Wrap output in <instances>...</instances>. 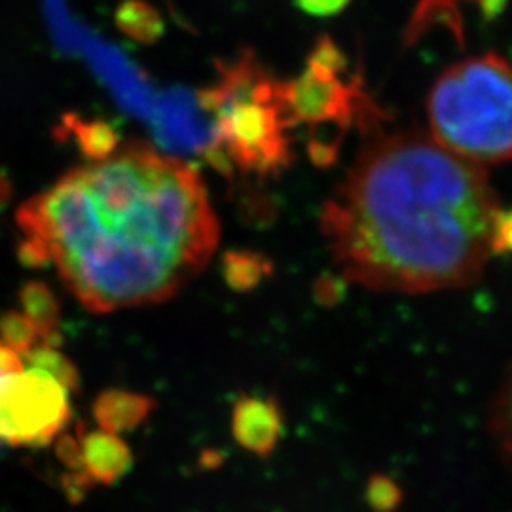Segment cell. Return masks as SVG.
Returning <instances> with one entry per match:
<instances>
[{
	"label": "cell",
	"instance_id": "2",
	"mask_svg": "<svg viewBox=\"0 0 512 512\" xmlns=\"http://www.w3.org/2000/svg\"><path fill=\"white\" fill-rule=\"evenodd\" d=\"M321 211L346 279L372 291L459 289L511 243V215L482 165L420 131L376 129Z\"/></svg>",
	"mask_w": 512,
	"mask_h": 512
},
{
	"label": "cell",
	"instance_id": "7",
	"mask_svg": "<svg viewBox=\"0 0 512 512\" xmlns=\"http://www.w3.org/2000/svg\"><path fill=\"white\" fill-rule=\"evenodd\" d=\"M80 465L78 475L84 476L90 484L110 486L128 475L133 467V454L120 435H112L103 429L80 431L78 433Z\"/></svg>",
	"mask_w": 512,
	"mask_h": 512
},
{
	"label": "cell",
	"instance_id": "18",
	"mask_svg": "<svg viewBox=\"0 0 512 512\" xmlns=\"http://www.w3.org/2000/svg\"><path fill=\"white\" fill-rule=\"evenodd\" d=\"M296 6L306 12L308 16H317V18H327V16H336L342 10H346L349 0H294Z\"/></svg>",
	"mask_w": 512,
	"mask_h": 512
},
{
	"label": "cell",
	"instance_id": "12",
	"mask_svg": "<svg viewBox=\"0 0 512 512\" xmlns=\"http://www.w3.org/2000/svg\"><path fill=\"white\" fill-rule=\"evenodd\" d=\"M116 23L124 35L141 44H152L164 35L160 12L143 0H126L116 12Z\"/></svg>",
	"mask_w": 512,
	"mask_h": 512
},
{
	"label": "cell",
	"instance_id": "17",
	"mask_svg": "<svg viewBox=\"0 0 512 512\" xmlns=\"http://www.w3.org/2000/svg\"><path fill=\"white\" fill-rule=\"evenodd\" d=\"M366 497L376 511H393L401 501V492L387 476H374L368 484Z\"/></svg>",
	"mask_w": 512,
	"mask_h": 512
},
{
	"label": "cell",
	"instance_id": "9",
	"mask_svg": "<svg viewBox=\"0 0 512 512\" xmlns=\"http://www.w3.org/2000/svg\"><path fill=\"white\" fill-rule=\"evenodd\" d=\"M152 410L154 401L147 395L124 389H109L95 399L93 420L99 425V429L112 435H122L137 429L147 420Z\"/></svg>",
	"mask_w": 512,
	"mask_h": 512
},
{
	"label": "cell",
	"instance_id": "15",
	"mask_svg": "<svg viewBox=\"0 0 512 512\" xmlns=\"http://www.w3.org/2000/svg\"><path fill=\"white\" fill-rule=\"evenodd\" d=\"M0 342L25 357L40 344V336L21 311L12 310L0 315Z\"/></svg>",
	"mask_w": 512,
	"mask_h": 512
},
{
	"label": "cell",
	"instance_id": "1",
	"mask_svg": "<svg viewBox=\"0 0 512 512\" xmlns=\"http://www.w3.org/2000/svg\"><path fill=\"white\" fill-rule=\"evenodd\" d=\"M67 289L95 313L158 304L202 272L219 220L200 173L143 143L69 171L18 209Z\"/></svg>",
	"mask_w": 512,
	"mask_h": 512
},
{
	"label": "cell",
	"instance_id": "5",
	"mask_svg": "<svg viewBox=\"0 0 512 512\" xmlns=\"http://www.w3.org/2000/svg\"><path fill=\"white\" fill-rule=\"evenodd\" d=\"M285 105L294 128H310L313 160L330 162L353 122L365 133L384 126V112L363 88L361 74L348 76V59L329 37L319 38L304 73L283 82Z\"/></svg>",
	"mask_w": 512,
	"mask_h": 512
},
{
	"label": "cell",
	"instance_id": "4",
	"mask_svg": "<svg viewBox=\"0 0 512 512\" xmlns=\"http://www.w3.org/2000/svg\"><path fill=\"white\" fill-rule=\"evenodd\" d=\"M511 71L499 54L446 69L427 101L433 141L476 165L511 158Z\"/></svg>",
	"mask_w": 512,
	"mask_h": 512
},
{
	"label": "cell",
	"instance_id": "20",
	"mask_svg": "<svg viewBox=\"0 0 512 512\" xmlns=\"http://www.w3.org/2000/svg\"><path fill=\"white\" fill-rule=\"evenodd\" d=\"M8 196H10L8 183H6V181H0V207H2L4 203L8 202Z\"/></svg>",
	"mask_w": 512,
	"mask_h": 512
},
{
	"label": "cell",
	"instance_id": "10",
	"mask_svg": "<svg viewBox=\"0 0 512 512\" xmlns=\"http://www.w3.org/2000/svg\"><path fill=\"white\" fill-rule=\"evenodd\" d=\"M18 298L21 313L37 329L40 342L57 346L61 308L54 291L44 281L31 279L21 285Z\"/></svg>",
	"mask_w": 512,
	"mask_h": 512
},
{
	"label": "cell",
	"instance_id": "16",
	"mask_svg": "<svg viewBox=\"0 0 512 512\" xmlns=\"http://www.w3.org/2000/svg\"><path fill=\"white\" fill-rule=\"evenodd\" d=\"M268 266L251 255H228L226 258V277L228 283L236 289H249L266 274Z\"/></svg>",
	"mask_w": 512,
	"mask_h": 512
},
{
	"label": "cell",
	"instance_id": "8",
	"mask_svg": "<svg viewBox=\"0 0 512 512\" xmlns=\"http://www.w3.org/2000/svg\"><path fill=\"white\" fill-rule=\"evenodd\" d=\"M283 431V416L274 401L243 397L234 406L232 433L247 452L255 456H270Z\"/></svg>",
	"mask_w": 512,
	"mask_h": 512
},
{
	"label": "cell",
	"instance_id": "19",
	"mask_svg": "<svg viewBox=\"0 0 512 512\" xmlns=\"http://www.w3.org/2000/svg\"><path fill=\"white\" fill-rule=\"evenodd\" d=\"M478 4L482 8V12L492 18V16H499L501 14V10L505 6V0H480Z\"/></svg>",
	"mask_w": 512,
	"mask_h": 512
},
{
	"label": "cell",
	"instance_id": "6",
	"mask_svg": "<svg viewBox=\"0 0 512 512\" xmlns=\"http://www.w3.org/2000/svg\"><path fill=\"white\" fill-rule=\"evenodd\" d=\"M73 418L71 393L37 368L0 376V444H52Z\"/></svg>",
	"mask_w": 512,
	"mask_h": 512
},
{
	"label": "cell",
	"instance_id": "3",
	"mask_svg": "<svg viewBox=\"0 0 512 512\" xmlns=\"http://www.w3.org/2000/svg\"><path fill=\"white\" fill-rule=\"evenodd\" d=\"M219 80L200 92L213 116L207 160L219 169H239L260 179L274 177L293 162V122L283 82L275 80L249 50L219 61Z\"/></svg>",
	"mask_w": 512,
	"mask_h": 512
},
{
	"label": "cell",
	"instance_id": "13",
	"mask_svg": "<svg viewBox=\"0 0 512 512\" xmlns=\"http://www.w3.org/2000/svg\"><path fill=\"white\" fill-rule=\"evenodd\" d=\"M67 126L73 131V137L80 150L92 162L107 160L118 150V133L107 122H84L78 116H69Z\"/></svg>",
	"mask_w": 512,
	"mask_h": 512
},
{
	"label": "cell",
	"instance_id": "11",
	"mask_svg": "<svg viewBox=\"0 0 512 512\" xmlns=\"http://www.w3.org/2000/svg\"><path fill=\"white\" fill-rule=\"evenodd\" d=\"M461 2H480V0H418L414 14L406 25L404 44L410 48L421 37H425L435 27H446L463 46V19H461Z\"/></svg>",
	"mask_w": 512,
	"mask_h": 512
},
{
	"label": "cell",
	"instance_id": "14",
	"mask_svg": "<svg viewBox=\"0 0 512 512\" xmlns=\"http://www.w3.org/2000/svg\"><path fill=\"white\" fill-rule=\"evenodd\" d=\"M25 361L29 363V368L42 370L44 374L52 376L55 382L63 385L69 393H74L80 387V374L78 368L74 366L73 361L61 353L57 346L50 344H38L37 348L31 349L25 355Z\"/></svg>",
	"mask_w": 512,
	"mask_h": 512
}]
</instances>
